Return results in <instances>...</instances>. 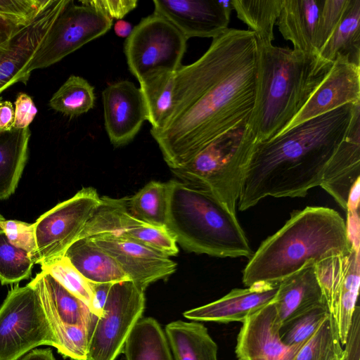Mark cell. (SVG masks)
<instances>
[{"label": "cell", "mask_w": 360, "mask_h": 360, "mask_svg": "<svg viewBox=\"0 0 360 360\" xmlns=\"http://www.w3.org/2000/svg\"><path fill=\"white\" fill-rule=\"evenodd\" d=\"M257 42L250 30L228 28L197 60L175 72L172 110L150 131L170 169L220 136L246 125L256 91Z\"/></svg>", "instance_id": "obj_1"}, {"label": "cell", "mask_w": 360, "mask_h": 360, "mask_svg": "<svg viewBox=\"0 0 360 360\" xmlns=\"http://www.w3.org/2000/svg\"><path fill=\"white\" fill-rule=\"evenodd\" d=\"M359 108L360 103L345 104L255 143L241 184L239 210L250 209L266 197H304L319 186Z\"/></svg>", "instance_id": "obj_2"}, {"label": "cell", "mask_w": 360, "mask_h": 360, "mask_svg": "<svg viewBox=\"0 0 360 360\" xmlns=\"http://www.w3.org/2000/svg\"><path fill=\"white\" fill-rule=\"evenodd\" d=\"M333 63L319 53L257 43L255 98L246 124L255 143L269 141L285 131Z\"/></svg>", "instance_id": "obj_3"}, {"label": "cell", "mask_w": 360, "mask_h": 360, "mask_svg": "<svg viewBox=\"0 0 360 360\" xmlns=\"http://www.w3.org/2000/svg\"><path fill=\"white\" fill-rule=\"evenodd\" d=\"M352 248L346 222L335 210L308 206L293 212L275 233L249 258L242 281L250 287L279 283L310 262L347 254Z\"/></svg>", "instance_id": "obj_4"}, {"label": "cell", "mask_w": 360, "mask_h": 360, "mask_svg": "<svg viewBox=\"0 0 360 360\" xmlns=\"http://www.w3.org/2000/svg\"><path fill=\"white\" fill-rule=\"evenodd\" d=\"M167 185L166 228L176 243L188 252L212 257L252 256L236 214L212 193L181 180Z\"/></svg>", "instance_id": "obj_5"}, {"label": "cell", "mask_w": 360, "mask_h": 360, "mask_svg": "<svg viewBox=\"0 0 360 360\" xmlns=\"http://www.w3.org/2000/svg\"><path fill=\"white\" fill-rule=\"evenodd\" d=\"M255 141L246 125L210 143L186 165L170 169L181 181L212 193L236 214L245 170Z\"/></svg>", "instance_id": "obj_6"}, {"label": "cell", "mask_w": 360, "mask_h": 360, "mask_svg": "<svg viewBox=\"0 0 360 360\" xmlns=\"http://www.w3.org/2000/svg\"><path fill=\"white\" fill-rule=\"evenodd\" d=\"M41 345L56 349L58 341L39 292L31 282L15 286L0 307V360H20Z\"/></svg>", "instance_id": "obj_7"}, {"label": "cell", "mask_w": 360, "mask_h": 360, "mask_svg": "<svg viewBox=\"0 0 360 360\" xmlns=\"http://www.w3.org/2000/svg\"><path fill=\"white\" fill-rule=\"evenodd\" d=\"M187 39L169 20L153 13L143 18L127 38L124 51L131 73L141 81L158 70L176 72Z\"/></svg>", "instance_id": "obj_8"}, {"label": "cell", "mask_w": 360, "mask_h": 360, "mask_svg": "<svg viewBox=\"0 0 360 360\" xmlns=\"http://www.w3.org/2000/svg\"><path fill=\"white\" fill-rule=\"evenodd\" d=\"M145 309L144 291L131 281L112 284L94 328L86 360H115Z\"/></svg>", "instance_id": "obj_9"}, {"label": "cell", "mask_w": 360, "mask_h": 360, "mask_svg": "<svg viewBox=\"0 0 360 360\" xmlns=\"http://www.w3.org/2000/svg\"><path fill=\"white\" fill-rule=\"evenodd\" d=\"M100 200L96 188L84 187L41 215L34 222L36 264L41 266L63 257L79 239Z\"/></svg>", "instance_id": "obj_10"}, {"label": "cell", "mask_w": 360, "mask_h": 360, "mask_svg": "<svg viewBox=\"0 0 360 360\" xmlns=\"http://www.w3.org/2000/svg\"><path fill=\"white\" fill-rule=\"evenodd\" d=\"M112 20L86 5L70 2L58 17L49 34L26 69L30 75L36 69L48 68L105 34Z\"/></svg>", "instance_id": "obj_11"}, {"label": "cell", "mask_w": 360, "mask_h": 360, "mask_svg": "<svg viewBox=\"0 0 360 360\" xmlns=\"http://www.w3.org/2000/svg\"><path fill=\"white\" fill-rule=\"evenodd\" d=\"M102 237L133 240L169 257L179 252L176 240L166 227L148 224L132 215L127 197H101L79 238Z\"/></svg>", "instance_id": "obj_12"}, {"label": "cell", "mask_w": 360, "mask_h": 360, "mask_svg": "<svg viewBox=\"0 0 360 360\" xmlns=\"http://www.w3.org/2000/svg\"><path fill=\"white\" fill-rule=\"evenodd\" d=\"M359 250L315 264L316 274L345 345L356 307L360 283Z\"/></svg>", "instance_id": "obj_13"}, {"label": "cell", "mask_w": 360, "mask_h": 360, "mask_svg": "<svg viewBox=\"0 0 360 360\" xmlns=\"http://www.w3.org/2000/svg\"><path fill=\"white\" fill-rule=\"evenodd\" d=\"M69 2L54 0L34 20L0 45V94L17 82L27 84L28 65Z\"/></svg>", "instance_id": "obj_14"}, {"label": "cell", "mask_w": 360, "mask_h": 360, "mask_svg": "<svg viewBox=\"0 0 360 360\" xmlns=\"http://www.w3.org/2000/svg\"><path fill=\"white\" fill-rule=\"evenodd\" d=\"M280 328L272 301L243 322L236 347L238 359L294 360L304 345L284 344L280 338Z\"/></svg>", "instance_id": "obj_15"}, {"label": "cell", "mask_w": 360, "mask_h": 360, "mask_svg": "<svg viewBox=\"0 0 360 360\" xmlns=\"http://www.w3.org/2000/svg\"><path fill=\"white\" fill-rule=\"evenodd\" d=\"M105 128L110 143L120 147L139 131L146 112L140 89L128 80L108 85L102 92Z\"/></svg>", "instance_id": "obj_16"}, {"label": "cell", "mask_w": 360, "mask_h": 360, "mask_svg": "<svg viewBox=\"0 0 360 360\" xmlns=\"http://www.w3.org/2000/svg\"><path fill=\"white\" fill-rule=\"evenodd\" d=\"M91 239L112 257L129 279L143 291L176 269V263L169 256L139 243L110 237Z\"/></svg>", "instance_id": "obj_17"}, {"label": "cell", "mask_w": 360, "mask_h": 360, "mask_svg": "<svg viewBox=\"0 0 360 360\" xmlns=\"http://www.w3.org/2000/svg\"><path fill=\"white\" fill-rule=\"evenodd\" d=\"M349 103H360V66L338 57L323 82L283 132Z\"/></svg>", "instance_id": "obj_18"}, {"label": "cell", "mask_w": 360, "mask_h": 360, "mask_svg": "<svg viewBox=\"0 0 360 360\" xmlns=\"http://www.w3.org/2000/svg\"><path fill=\"white\" fill-rule=\"evenodd\" d=\"M154 13L173 24L187 39L218 37L228 29L230 17L219 0H154Z\"/></svg>", "instance_id": "obj_19"}, {"label": "cell", "mask_w": 360, "mask_h": 360, "mask_svg": "<svg viewBox=\"0 0 360 360\" xmlns=\"http://www.w3.org/2000/svg\"><path fill=\"white\" fill-rule=\"evenodd\" d=\"M278 286L279 283H259L235 288L216 301L185 311L184 316L195 321L243 322L274 301Z\"/></svg>", "instance_id": "obj_20"}, {"label": "cell", "mask_w": 360, "mask_h": 360, "mask_svg": "<svg viewBox=\"0 0 360 360\" xmlns=\"http://www.w3.org/2000/svg\"><path fill=\"white\" fill-rule=\"evenodd\" d=\"M360 108L345 139L338 146L324 170L321 186L345 211L350 191L359 179Z\"/></svg>", "instance_id": "obj_21"}, {"label": "cell", "mask_w": 360, "mask_h": 360, "mask_svg": "<svg viewBox=\"0 0 360 360\" xmlns=\"http://www.w3.org/2000/svg\"><path fill=\"white\" fill-rule=\"evenodd\" d=\"M30 282L39 292L54 333L63 327L70 326L85 325L94 328L99 317L49 273L41 271Z\"/></svg>", "instance_id": "obj_22"}, {"label": "cell", "mask_w": 360, "mask_h": 360, "mask_svg": "<svg viewBox=\"0 0 360 360\" xmlns=\"http://www.w3.org/2000/svg\"><path fill=\"white\" fill-rule=\"evenodd\" d=\"M315 264H306L279 283L273 302L281 326L326 300L316 274Z\"/></svg>", "instance_id": "obj_23"}, {"label": "cell", "mask_w": 360, "mask_h": 360, "mask_svg": "<svg viewBox=\"0 0 360 360\" xmlns=\"http://www.w3.org/2000/svg\"><path fill=\"white\" fill-rule=\"evenodd\" d=\"M323 0H283L277 20L283 37L294 49L318 53L315 39Z\"/></svg>", "instance_id": "obj_24"}, {"label": "cell", "mask_w": 360, "mask_h": 360, "mask_svg": "<svg viewBox=\"0 0 360 360\" xmlns=\"http://www.w3.org/2000/svg\"><path fill=\"white\" fill-rule=\"evenodd\" d=\"M63 256L89 282L114 283L129 280L115 259L91 238L75 240Z\"/></svg>", "instance_id": "obj_25"}, {"label": "cell", "mask_w": 360, "mask_h": 360, "mask_svg": "<svg viewBox=\"0 0 360 360\" xmlns=\"http://www.w3.org/2000/svg\"><path fill=\"white\" fill-rule=\"evenodd\" d=\"M165 333L174 360H217V345L202 323L176 321Z\"/></svg>", "instance_id": "obj_26"}, {"label": "cell", "mask_w": 360, "mask_h": 360, "mask_svg": "<svg viewBox=\"0 0 360 360\" xmlns=\"http://www.w3.org/2000/svg\"><path fill=\"white\" fill-rule=\"evenodd\" d=\"M29 129L0 131V200L15 191L28 159Z\"/></svg>", "instance_id": "obj_27"}, {"label": "cell", "mask_w": 360, "mask_h": 360, "mask_svg": "<svg viewBox=\"0 0 360 360\" xmlns=\"http://www.w3.org/2000/svg\"><path fill=\"white\" fill-rule=\"evenodd\" d=\"M319 55L332 63L341 57L360 66V0H348L340 22Z\"/></svg>", "instance_id": "obj_28"}, {"label": "cell", "mask_w": 360, "mask_h": 360, "mask_svg": "<svg viewBox=\"0 0 360 360\" xmlns=\"http://www.w3.org/2000/svg\"><path fill=\"white\" fill-rule=\"evenodd\" d=\"M174 80L175 72L158 70L139 81L150 131L160 129L172 110Z\"/></svg>", "instance_id": "obj_29"}, {"label": "cell", "mask_w": 360, "mask_h": 360, "mask_svg": "<svg viewBox=\"0 0 360 360\" xmlns=\"http://www.w3.org/2000/svg\"><path fill=\"white\" fill-rule=\"evenodd\" d=\"M122 352L126 360H174L165 333L152 317L139 320Z\"/></svg>", "instance_id": "obj_30"}, {"label": "cell", "mask_w": 360, "mask_h": 360, "mask_svg": "<svg viewBox=\"0 0 360 360\" xmlns=\"http://www.w3.org/2000/svg\"><path fill=\"white\" fill-rule=\"evenodd\" d=\"M283 0H231L237 17L255 33L257 43L269 44L274 40Z\"/></svg>", "instance_id": "obj_31"}, {"label": "cell", "mask_w": 360, "mask_h": 360, "mask_svg": "<svg viewBox=\"0 0 360 360\" xmlns=\"http://www.w3.org/2000/svg\"><path fill=\"white\" fill-rule=\"evenodd\" d=\"M167 185L151 181L131 197L127 206L139 220L155 226L166 227L167 214Z\"/></svg>", "instance_id": "obj_32"}, {"label": "cell", "mask_w": 360, "mask_h": 360, "mask_svg": "<svg viewBox=\"0 0 360 360\" xmlns=\"http://www.w3.org/2000/svg\"><path fill=\"white\" fill-rule=\"evenodd\" d=\"M95 100L94 86L83 77L71 75L52 96L49 105L57 112L74 117L93 108Z\"/></svg>", "instance_id": "obj_33"}, {"label": "cell", "mask_w": 360, "mask_h": 360, "mask_svg": "<svg viewBox=\"0 0 360 360\" xmlns=\"http://www.w3.org/2000/svg\"><path fill=\"white\" fill-rule=\"evenodd\" d=\"M330 314L326 300L281 326V341L289 346L304 345Z\"/></svg>", "instance_id": "obj_34"}, {"label": "cell", "mask_w": 360, "mask_h": 360, "mask_svg": "<svg viewBox=\"0 0 360 360\" xmlns=\"http://www.w3.org/2000/svg\"><path fill=\"white\" fill-rule=\"evenodd\" d=\"M34 261L26 251L12 245L0 233V281L1 285L18 283L31 276Z\"/></svg>", "instance_id": "obj_35"}, {"label": "cell", "mask_w": 360, "mask_h": 360, "mask_svg": "<svg viewBox=\"0 0 360 360\" xmlns=\"http://www.w3.org/2000/svg\"><path fill=\"white\" fill-rule=\"evenodd\" d=\"M342 347L336 323L330 314L301 347L294 360H329Z\"/></svg>", "instance_id": "obj_36"}, {"label": "cell", "mask_w": 360, "mask_h": 360, "mask_svg": "<svg viewBox=\"0 0 360 360\" xmlns=\"http://www.w3.org/2000/svg\"><path fill=\"white\" fill-rule=\"evenodd\" d=\"M41 271L51 275L75 297L84 302L91 311L92 283L86 280L65 256L41 266Z\"/></svg>", "instance_id": "obj_37"}, {"label": "cell", "mask_w": 360, "mask_h": 360, "mask_svg": "<svg viewBox=\"0 0 360 360\" xmlns=\"http://www.w3.org/2000/svg\"><path fill=\"white\" fill-rule=\"evenodd\" d=\"M347 3L348 0H323L315 39L318 53L337 27Z\"/></svg>", "instance_id": "obj_38"}, {"label": "cell", "mask_w": 360, "mask_h": 360, "mask_svg": "<svg viewBox=\"0 0 360 360\" xmlns=\"http://www.w3.org/2000/svg\"><path fill=\"white\" fill-rule=\"evenodd\" d=\"M0 226L9 242L16 248L28 252L35 264L37 250L34 222L30 224L18 220L4 219Z\"/></svg>", "instance_id": "obj_39"}, {"label": "cell", "mask_w": 360, "mask_h": 360, "mask_svg": "<svg viewBox=\"0 0 360 360\" xmlns=\"http://www.w3.org/2000/svg\"><path fill=\"white\" fill-rule=\"evenodd\" d=\"M54 0H0V15L30 24Z\"/></svg>", "instance_id": "obj_40"}, {"label": "cell", "mask_w": 360, "mask_h": 360, "mask_svg": "<svg viewBox=\"0 0 360 360\" xmlns=\"http://www.w3.org/2000/svg\"><path fill=\"white\" fill-rule=\"evenodd\" d=\"M79 2L101 12L112 20H122L138 4L136 0H84Z\"/></svg>", "instance_id": "obj_41"}, {"label": "cell", "mask_w": 360, "mask_h": 360, "mask_svg": "<svg viewBox=\"0 0 360 360\" xmlns=\"http://www.w3.org/2000/svg\"><path fill=\"white\" fill-rule=\"evenodd\" d=\"M14 105L13 128L20 129L29 127L37 113V108L32 98L20 92L17 95Z\"/></svg>", "instance_id": "obj_42"}, {"label": "cell", "mask_w": 360, "mask_h": 360, "mask_svg": "<svg viewBox=\"0 0 360 360\" xmlns=\"http://www.w3.org/2000/svg\"><path fill=\"white\" fill-rule=\"evenodd\" d=\"M344 360H360V307L356 305L347 339L344 345Z\"/></svg>", "instance_id": "obj_43"}, {"label": "cell", "mask_w": 360, "mask_h": 360, "mask_svg": "<svg viewBox=\"0 0 360 360\" xmlns=\"http://www.w3.org/2000/svg\"><path fill=\"white\" fill-rule=\"evenodd\" d=\"M112 283H92L93 300L91 312L100 317L102 315L103 309L105 304L110 287Z\"/></svg>", "instance_id": "obj_44"}, {"label": "cell", "mask_w": 360, "mask_h": 360, "mask_svg": "<svg viewBox=\"0 0 360 360\" xmlns=\"http://www.w3.org/2000/svg\"><path fill=\"white\" fill-rule=\"evenodd\" d=\"M27 25L0 15V45L9 40Z\"/></svg>", "instance_id": "obj_45"}, {"label": "cell", "mask_w": 360, "mask_h": 360, "mask_svg": "<svg viewBox=\"0 0 360 360\" xmlns=\"http://www.w3.org/2000/svg\"><path fill=\"white\" fill-rule=\"evenodd\" d=\"M347 231L352 246L359 250V211H347Z\"/></svg>", "instance_id": "obj_46"}, {"label": "cell", "mask_w": 360, "mask_h": 360, "mask_svg": "<svg viewBox=\"0 0 360 360\" xmlns=\"http://www.w3.org/2000/svg\"><path fill=\"white\" fill-rule=\"evenodd\" d=\"M14 122V107L9 101H3L0 97V131L13 129Z\"/></svg>", "instance_id": "obj_47"}, {"label": "cell", "mask_w": 360, "mask_h": 360, "mask_svg": "<svg viewBox=\"0 0 360 360\" xmlns=\"http://www.w3.org/2000/svg\"><path fill=\"white\" fill-rule=\"evenodd\" d=\"M20 360H56V359L50 349H35Z\"/></svg>", "instance_id": "obj_48"}, {"label": "cell", "mask_w": 360, "mask_h": 360, "mask_svg": "<svg viewBox=\"0 0 360 360\" xmlns=\"http://www.w3.org/2000/svg\"><path fill=\"white\" fill-rule=\"evenodd\" d=\"M359 179L352 187L347 202V211H357L359 205Z\"/></svg>", "instance_id": "obj_49"}, {"label": "cell", "mask_w": 360, "mask_h": 360, "mask_svg": "<svg viewBox=\"0 0 360 360\" xmlns=\"http://www.w3.org/2000/svg\"><path fill=\"white\" fill-rule=\"evenodd\" d=\"M131 24L124 20H118L114 25V32L120 37L127 38L132 31Z\"/></svg>", "instance_id": "obj_50"}, {"label": "cell", "mask_w": 360, "mask_h": 360, "mask_svg": "<svg viewBox=\"0 0 360 360\" xmlns=\"http://www.w3.org/2000/svg\"><path fill=\"white\" fill-rule=\"evenodd\" d=\"M219 2L221 7L223 8L225 13L231 16V11L233 10V5L231 4V0L230 1H219Z\"/></svg>", "instance_id": "obj_51"}, {"label": "cell", "mask_w": 360, "mask_h": 360, "mask_svg": "<svg viewBox=\"0 0 360 360\" xmlns=\"http://www.w3.org/2000/svg\"><path fill=\"white\" fill-rule=\"evenodd\" d=\"M329 360H344V349H340Z\"/></svg>", "instance_id": "obj_52"}, {"label": "cell", "mask_w": 360, "mask_h": 360, "mask_svg": "<svg viewBox=\"0 0 360 360\" xmlns=\"http://www.w3.org/2000/svg\"><path fill=\"white\" fill-rule=\"evenodd\" d=\"M5 219L4 217L0 214V224L2 221H4ZM3 232L1 228V226H0V233Z\"/></svg>", "instance_id": "obj_53"}, {"label": "cell", "mask_w": 360, "mask_h": 360, "mask_svg": "<svg viewBox=\"0 0 360 360\" xmlns=\"http://www.w3.org/2000/svg\"><path fill=\"white\" fill-rule=\"evenodd\" d=\"M238 360H244V359H238Z\"/></svg>", "instance_id": "obj_54"}]
</instances>
